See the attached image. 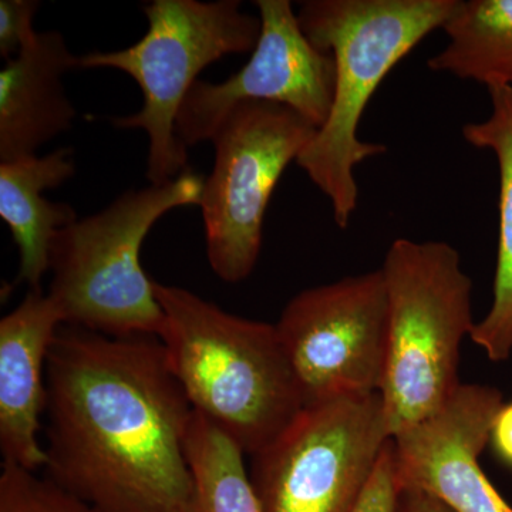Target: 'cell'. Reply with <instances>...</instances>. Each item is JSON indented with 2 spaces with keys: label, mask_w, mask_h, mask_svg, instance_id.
Returning a JSON list of instances; mask_svg holds the SVG:
<instances>
[{
  "label": "cell",
  "mask_w": 512,
  "mask_h": 512,
  "mask_svg": "<svg viewBox=\"0 0 512 512\" xmlns=\"http://www.w3.org/2000/svg\"><path fill=\"white\" fill-rule=\"evenodd\" d=\"M46 379L43 476L93 512H191L194 410L160 339L63 325Z\"/></svg>",
  "instance_id": "obj_1"
},
{
  "label": "cell",
  "mask_w": 512,
  "mask_h": 512,
  "mask_svg": "<svg viewBox=\"0 0 512 512\" xmlns=\"http://www.w3.org/2000/svg\"><path fill=\"white\" fill-rule=\"evenodd\" d=\"M160 339L192 410L254 457L306 407L275 323L241 318L197 293L154 281Z\"/></svg>",
  "instance_id": "obj_2"
},
{
  "label": "cell",
  "mask_w": 512,
  "mask_h": 512,
  "mask_svg": "<svg viewBox=\"0 0 512 512\" xmlns=\"http://www.w3.org/2000/svg\"><path fill=\"white\" fill-rule=\"evenodd\" d=\"M457 0H306L298 19L303 33L336 64L328 120L296 164L332 204L339 228L349 227L359 188L356 165L387 148L357 137L377 87L400 60L444 23Z\"/></svg>",
  "instance_id": "obj_3"
},
{
  "label": "cell",
  "mask_w": 512,
  "mask_h": 512,
  "mask_svg": "<svg viewBox=\"0 0 512 512\" xmlns=\"http://www.w3.org/2000/svg\"><path fill=\"white\" fill-rule=\"evenodd\" d=\"M204 183L188 170L165 184L124 191L104 210L57 231L46 293L63 325L114 338H160L164 312L141 265V248L165 214L200 207Z\"/></svg>",
  "instance_id": "obj_4"
},
{
  "label": "cell",
  "mask_w": 512,
  "mask_h": 512,
  "mask_svg": "<svg viewBox=\"0 0 512 512\" xmlns=\"http://www.w3.org/2000/svg\"><path fill=\"white\" fill-rule=\"evenodd\" d=\"M389 302L382 384L390 433L439 412L461 386V343L476 323L473 282L457 249L440 241L399 238L382 268Z\"/></svg>",
  "instance_id": "obj_5"
},
{
  "label": "cell",
  "mask_w": 512,
  "mask_h": 512,
  "mask_svg": "<svg viewBox=\"0 0 512 512\" xmlns=\"http://www.w3.org/2000/svg\"><path fill=\"white\" fill-rule=\"evenodd\" d=\"M146 35L133 46L79 56V69H114L136 80L143 106L114 117L121 130L147 133V178L151 184L175 180L188 167V148L175 121L205 67L229 55L252 53L261 33L259 16L241 10L238 0H153L143 6Z\"/></svg>",
  "instance_id": "obj_6"
},
{
  "label": "cell",
  "mask_w": 512,
  "mask_h": 512,
  "mask_svg": "<svg viewBox=\"0 0 512 512\" xmlns=\"http://www.w3.org/2000/svg\"><path fill=\"white\" fill-rule=\"evenodd\" d=\"M392 440L380 392L308 404L251 457L262 512H353Z\"/></svg>",
  "instance_id": "obj_7"
},
{
  "label": "cell",
  "mask_w": 512,
  "mask_h": 512,
  "mask_svg": "<svg viewBox=\"0 0 512 512\" xmlns=\"http://www.w3.org/2000/svg\"><path fill=\"white\" fill-rule=\"evenodd\" d=\"M316 131L301 114L266 101L239 104L215 131L200 208L208 262L221 281L238 284L254 272L272 192Z\"/></svg>",
  "instance_id": "obj_8"
},
{
  "label": "cell",
  "mask_w": 512,
  "mask_h": 512,
  "mask_svg": "<svg viewBox=\"0 0 512 512\" xmlns=\"http://www.w3.org/2000/svg\"><path fill=\"white\" fill-rule=\"evenodd\" d=\"M275 326L306 406L382 390L389 302L380 268L299 292Z\"/></svg>",
  "instance_id": "obj_9"
},
{
  "label": "cell",
  "mask_w": 512,
  "mask_h": 512,
  "mask_svg": "<svg viewBox=\"0 0 512 512\" xmlns=\"http://www.w3.org/2000/svg\"><path fill=\"white\" fill-rule=\"evenodd\" d=\"M261 33L251 59L222 83L198 80L185 97L175 131L185 147L211 141L239 104L266 101L301 114L316 128L328 120L336 64L303 33L289 0H256Z\"/></svg>",
  "instance_id": "obj_10"
},
{
  "label": "cell",
  "mask_w": 512,
  "mask_h": 512,
  "mask_svg": "<svg viewBox=\"0 0 512 512\" xmlns=\"http://www.w3.org/2000/svg\"><path fill=\"white\" fill-rule=\"evenodd\" d=\"M503 393L463 383L430 417L393 436L400 487L416 488L453 512H512L480 466Z\"/></svg>",
  "instance_id": "obj_11"
},
{
  "label": "cell",
  "mask_w": 512,
  "mask_h": 512,
  "mask_svg": "<svg viewBox=\"0 0 512 512\" xmlns=\"http://www.w3.org/2000/svg\"><path fill=\"white\" fill-rule=\"evenodd\" d=\"M62 316L42 289L0 320V454L2 464L35 471L46 467L40 443L47 397V359Z\"/></svg>",
  "instance_id": "obj_12"
},
{
  "label": "cell",
  "mask_w": 512,
  "mask_h": 512,
  "mask_svg": "<svg viewBox=\"0 0 512 512\" xmlns=\"http://www.w3.org/2000/svg\"><path fill=\"white\" fill-rule=\"evenodd\" d=\"M79 69L59 30L36 39L0 72V163L37 156L45 144L72 130L77 111L64 74Z\"/></svg>",
  "instance_id": "obj_13"
},
{
  "label": "cell",
  "mask_w": 512,
  "mask_h": 512,
  "mask_svg": "<svg viewBox=\"0 0 512 512\" xmlns=\"http://www.w3.org/2000/svg\"><path fill=\"white\" fill-rule=\"evenodd\" d=\"M72 156L73 148L60 147L46 156L0 163V217L18 248L16 282L29 289H42L57 231L79 220L69 204L49 201L43 195L72 180L76 174Z\"/></svg>",
  "instance_id": "obj_14"
},
{
  "label": "cell",
  "mask_w": 512,
  "mask_h": 512,
  "mask_svg": "<svg viewBox=\"0 0 512 512\" xmlns=\"http://www.w3.org/2000/svg\"><path fill=\"white\" fill-rule=\"evenodd\" d=\"M493 111L487 120L463 128L467 143L487 148L497 158L500 171V228L494 298L490 311L474 325L470 338L493 362H504L512 353V89L488 90Z\"/></svg>",
  "instance_id": "obj_15"
},
{
  "label": "cell",
  "mask_w": 512,
  "mask_h": 512,
  "mask_svg": "<svg viewBox=\"0 0 512 512\" xmlns=\"http://www.w3.org/2000/svg\"><path fill=\"white\" fill-rule=\"evenodd\" d=\"M441 29L448 45L427 62L431 70L512 89V0H457Z\"/></svg>",
  "instance_id": "obj_16"
},
{
  "label": "cell",
  "mask_w": 512,
  "mask_h": 512,
  "mask_svg": "<svg viewBox=\"0 0 512 512\" xmlns=\"http://www.w3.org/2000/svg\"><path fill=\"white\" fill-rule=\"evenodd\" d=\"M187 458L194 481L191 512H262L244 451L195 412L188 430Z\"/></svg>",
  "instance_id": "obj_17"
},
{
  "label": "cell",
  "mask_w": 512,
  "mask_h": 512,
  "mask_svg": "<svg viewBox=\"0 0 512 512\" xmlns=\"http://www.w3.org/2000/svg\"><path fill=\"white\" fill-rule=\"evenodd\" d=\"M0 512H93L49 478L12 464L0 471Z\"/></svg>",
  "instance_id": "obj_18"
},
{
  "label": "cell",
  "mask_w": 512,
  "mask_h": 512,
  "mask_svg": "<svg viewBox=\"0 0 512 512\" xmlns=\"http://www.w3.org/2000/svg\"><path fill=\"white\" fill-rule=\"evenodd\" d=\"M37 0H0V56L8 62L36 39Z\"/></svg>",
  "instance_id": "obj_19"
},
{
  "label": "cell",
  "mask_w": 512,
  "mask_h": 512,
  "mask_svg": "<svg viewBox=\"0 0 512 512\" xmlns=\"http://www.w3.org/2000/svg\"><path fill=\"white\" fill-rule=\"evenodd\" d=\"M399 491L392 439L384 448L375 474L353 512H394Z\"/></svg>",
  "instance_id": "obj_20"
},
{
  "label": "cell",
  "mask_w": 512,
  "mask_h": 512,
  "mask_svg": "<svg viewBox=\"0 0 512 512\" xmlns=\"http://www.w3.org/2000/svg\"><path fill=\"white\" fill-rule=\"evenodd\" d=\"M490 443L498 458L512 468V402L498 410L491 427Z\"/></svg>",
  "instance_id": "obj_21"
},
{
  "label": "cell",
  "mask_w": 512,
  "mask_h": 512,
  "mask_svg": "<svg viewBox=\"0 0 512 512\" xmlns=\"http://www.w3.org/2000/svg\"><path fill=\"white\" fill-rule=\"evenodd\" d=\"M394 512H453L446 505L416 488L400 487Z\"/></svg>",
  "instance_id": "obj_22"
}]
</instances>
